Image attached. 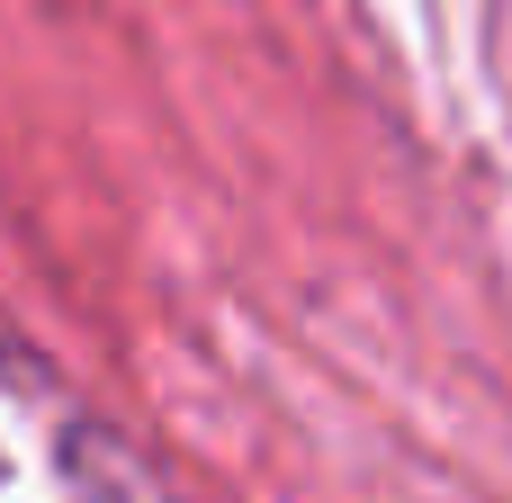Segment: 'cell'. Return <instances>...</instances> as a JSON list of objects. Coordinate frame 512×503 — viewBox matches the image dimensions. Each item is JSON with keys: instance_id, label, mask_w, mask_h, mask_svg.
Instances as JSON below:
<instances>
[]
</instances>
